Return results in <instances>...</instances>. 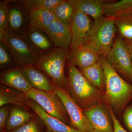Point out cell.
Returning a JSON list of instances; mask_svg holds the SVG:
<instances>
[{
    "mask_svg": "<svg viewBox=\"0 0 132 132\" xmlns=\"http://www.w3.org/2000/svg\"><path fill=\"white\" fill-rule=\"evenodd\" d=\"M105 80L104 97L108 106L120 111L132 99V85L128 83L109 64L106 57L100 55Z\"/></svg>",
    "mask_w": 132,
    "mask_h": 132,
    "instance_id": "cell-1",
    "label": "cell"
},
{
    "mask_svg": "<svg viewBox=\"0 0 132 132\" xmlns=\"http://www.w3.org/2000/svg\"><path fill=\"white\" fill-rule=\"evenodd\" d=\"M68 73L67 91L78 105L85 109L95 104L102 96L101 91L92 85L76 66L68 65Z\"/></svg>",
    "mask_w": 132,
    "mask_h": 132,
    "instance_id": "cell-2",
    "label": "cell"
},
{
    "mask_svg": "<svg viewBox=\"0 0 132 132\" xmlns=\"http://www.w3.org/2000/svg\"><path fill=\"white\" fill-rule=\"evenodd\" d=\"M114 19L105 16L95 20L85 45L93 48L100 55L107 57L116 37Z\"/></svg>",
    "mask_w": 132,
    "mask_h": 132,
    "instance_id": "cell-3",
    "label": "cell"
},
{
    "mask_svg": "<svg viewBox=\"0 0 132 132\" xmlns=\"http://www.w3.org/2000/svg\"><path fill=\"white\" fill-rule=\"evenodd\" d=\"M70 51V48H55L39 57L33 65L47 75L55 85L65 89V65Z\"/></svg>",
    "mask_w": 132,
    "mask_h": 132,
    "instance_id": "cell-4",
    "label": "cell"
},
{
    "mask_svg": "<svg viewBox=\"0 0 132 132\" xmlns=\"http://www.w3.org/2000/svg\"><path fill=\"white\" fill-rule=\"evenodd\" d=\"M0 41L6 44L16 64L21 67L28 64L34 65L39 57L28 41L21 34L7 29L0 31Z\"/></svg>",
    "mask_w": 132,
    "mask_h": 132,
    "instance_id": "cell-5",
    "label": "cell"
},
{
    "mask_svg": "<svg viewBox=\"0 0 132 132\" xmlns=\"http://www.w3.org/2000/svg\"><path fill=\"white\" fill-rule=\"evenodd\" d=\"M26 97L36 102L50 115L67 124L70 119L64 104L54 92H46L32 87L24 93Z\"/></svg>",
    "mask_w": 132,
    "mask_h": 132,
    "instance_id": "cell-6",
    "label": "cell"
},
{
    "mask_svg": "<svg viewBox=\"0 0 132 132\" xmlns=\"http://www.w3.org/2000/svg\"><path fill=\"white\" fill-rule=\"evenodd\" d=\"M106 58L109 64L118 73L132 82V60L124 39L120 36L116 37Z\"/></svg>",
    "mask_w": 132,
    "mask_h": 132,
    "instance_id": "cell-7",
    "label": "cell"
},
{
    "mask_svg": "<svg viewBox=\"0 0 132 132\" xmlns=\"http://www.w3.org/2000/svg\"><path fill=\"white\" fill-rule=\"evenodd\" d=\"M52 84L54 91L58 95L64 104L69 116L70 123L74 128L80 132H96L83 111L65 89L59 87L53 82Z\"/></svg>",
    "mask_w": 132,
    "mask_h": 132,
    "instance_id": "cell-8",
    "label": "cell"
},
{
    "mask_svg": "<svg viewBox=\"0 0 132 132\" xmlns=\"http://www.w3.org/2000/svg\"><path fill=\"white\" fill-rule=\"evenodd\" d=\"M92 23L88 15L75 10L71 25V50L86 44L92 29Z\"/></svg>",
    "mask_w": 132,
    "mask_h": 132,
    "instance_id": "cell-9",
    "label": "cell"
},
{
    "mask_svg": "<svg viewBox=\"0 0 132 132\" xmlns=\"http://www.w3.org/2000/svg\"><path fill=\"white\" fill-rule=\"evenodd\" d=\"M29 26L28 12L20 1L12 0L9 4L7 30L22 34Z\"/></svg>",
    "mask_w": 132,
    "mask_h": 132,
    "instance_id": "cell-10",
    "label": "cell"
},
{
    "mask_svg": "<svg viewBox=\"0 0 132 132\" xmlns=\"http://www.w3.org/2000/svg\"><path fill=\"white\" fill-rule=\"evenodd\" d=\"M83 111L95 132H114L110 113H108L103 106L95 104Z\"/></svg>",
    "mask_w": 132,
    "mask_h": 132,
    "instance_id": "cell-11",
    "label": "cell"
},
{
    "mask_svg": "<svg viewBox=\"0 0 132 132\" xmlns=\"http://www.w3.org/2000/svg\"><path fill=\"white\" fill-rule=\"evenodd\" d=\"M100 55L91 46L85 45L71 50L68 57V65L79 67V69L90 67L98 61Z\"/></svg>",
    "mask_w": 132,
    "mask_h": 132,
    "instance_id": "cell-12",
    "label": "cell"
},
{
    "mask_svg": "<svg viewBox=\"0 0 132 132\" xmlns=\"http://www.w3.org/2000/svg\"><path fill=\"white\" fill-rule=\"evenodd\" d=\"M22 35L39 57L56 48L44 31L31 25Z\"/></svg>",
    "mask_w": 132,
    "mask_h": 132,
    "instance_id": "cell-13",
    "label": "cell"
},
{
    "mask_svg": "<svg viewBox=\"0 0 132 132\" xmlns=\"http://www.w3.org/2000/svg\"><path fill=\"white\" fill-rule=\"evenodd\" d=\"M25 102L28 107L31 108L41 119L48 129L53 132H80L48 114L36 102L25 96Z\"/></svg>",
    "mask_w": 132,
    "mask_h": 132,
    "instance_id": "cell-14",
    "label": "cell"
},
{
    "mask_svg": "<svg viewBox=\"0 0 132 132\" xmlns=\"http://www.w3.org/2000/svg\"><path fill=\"white\" fill-rule=\"evenodd\" d=\"M42 31L46 34L55 47L70 48L72 39L71 28L58 20Z\"/></svg>",
    "mask_w": 132,
    "mask_h": 132,
    "instance_id": "cell-15",
    "label": "cell"
},
{
    "mask_svg": "<svg viewBox=\"0 0 132 132\" xmlns=\"http://www.w3.org/2000/svg\"><path fill=\"white\" fill-rule=\"evenodd\" d=\"M21 70L32 87L46 92H53L52 81L32 64L22 67Z\"/></svg>",
    "mask_w": 132,
    "mask_h": 132,
    "instance_id": "cell-16",
    "label": "cell"
},
{
    "mask_svg": "<svg viewBox=\"0 0 132 132\" xmlns=\"http://www.w3.org/2000/svg\"><path fill=\"white\" fill-rule=\"evenodd\" d=\"M1 82L8 87L24 93L29 92L32 88L21 68L13 69L3 73L1 76Z\"/></svg>",
    "mask_w": 132,
    "mask_h": 132,
    "instance_id": "cell-17",
    "label": "cell"
},
{
    "mask_svg": "<svg viewBox=\"0 0 132 132\" xmlns=\"http://www.w3.org/2000/svg\"><path fill=\"white\" fill-rule=\"evenodd\" d=\"M75 10L93 17L95 20L104 15V5L107 2L103 0H71Z\"/></svg>",
    "mask_w": 132,
    "mask_h": 132,
    "instance_id": "cell-18",
    "label": "cell"
},
{
    "mask_svg": "<svg viewBox=\"0 0 132 132\" xmlns=\"http://www.w3.org/2000/svg\"><path fill=\"white\" fill-rule=\"evenodd\" d=\"M104 15L114 19H121L132 14V0H122L118 2L106 3Z\"/></svg>",
    "mask_w": 132,
    "mask_h": 132,
    "instance_id": "cell-19",
    "label": "cell"
},
{
    "mask_svg": "<svg viewBox=\"0 0 132 132\" xmlns=\"http://www.w3.org/2000/svg\"><path fill=\"white\" fill-rule=\"evenodd\" d=\"M79 69L85 78L92 85L101 92L105 90V75L100 60L90 67Z\"/></svg>",
    "mask_w": 132,
    "mask_h": 132,
    "instance_id": "cell-20",
    "label": "cell"
},
{
    "mask_svg": "<svg viewBox=\"0 0 132 132\" xmlns=\"http://www.w3.org/2000/svg\"><path fill=\"white\" fill-rule=\"evenodd\" d=\"M29 15L30 25L42 30L57 20L53 11L47 9L34 10L29 13Z\"/></svg>",
    "mask_w": 132,
    "mask_h": 132,
    "instance_id": "cell-21",
    "label": "cell"
},
{
    "mask_svg": "<svg viewBox=\"0 0 132 132\" xmlns=\"http://www.w3.org/2000/svg\"><path fill=\"white\" fill-rule=\"evenodd\" d=\"M13 89L1 85L0 88V107L7 104H13L27 108H28L25 102L24 93L16 92Z\"/></svg>",
    "mask_w": 132,
    "mask_h": 132,
    "instance_id": "cell-22",
    "label": "cell"
},
{
    "mask_svg": "<svg viewBox=\"0 0 132 132\" xmlns=\"http://www.w3.org/2000/svg\"><path fill=\"white\" fill-rule=\"evenodd\" d=\"M32 118V114L25 110L19 108H12L4 132L10 131L22 126L31 121Z\"/></svg>",
    "mask_w": 132,
    "mask_h": 132,
    "instance_id": "cell-23",
    "label": "cell"
},
{
    "mask_svg": "<svg viewBox=\"0 0 132 132\" xmlns=\"http://www.w3.org/2000/svg\"><path fill=\"white\" fill-rule=\"evenodd\" d=\"M52 11L57 20L71 28L72 19L75 11L71 0H62Z\"/></svg>",
    "mask_w": 132,
    "mask_h": 132,
    "instance_id": "cell-24",
    "label": "cell"
},
{
    "mask_svg": "<svg viewBox=\"0 0 132 132\" xmlns=\"http://www.w3.org/2000/svg\"><path fill=\"white\" fill-rule=\"evenodd\" d=\"M28 13L40 9L52 10L62 0H21L19 1Z\"/></svg>",
    "mask_w": 132,
    "mask_h": 132,
    "instance_id": "cell-25",
    "label": "cell"
},
{
    "mask_svg": "<svg viewBox=\"0 0 132 132\" xmlns=\"http://www.w3.org/2000/svg\"><path fill=\"white\" fill-rule=\"evenodd\" d=\"M119 36L126 40H132V22L125 19H114Z\"/></svg>",
    "mask_w": 132,
    "mask_h": 132,
    "instance_id": "cell-26",
    "label": "cell"
},
{
    "mask_svg": "<svg viewBox=\"0 0 132 132\" xmlns=\"http://www.w3.org/2000/svg\"><path fill=\"white\" fill-rule=\"evenodd\" d=\"M16 64L8 48L3 42L0 41V66L5 68Z\"/></svg>",
    "mask_w": 132,
    "mask_h": 132,
    "instance_id": "cell-27",
    "label": "cell"
},
{
    "mask_svg": "<svg viewBox=\"0 0 132 132\" xmlns=\"http://www.w3.org/2000/svg\"><path fill=\"white\" fill-rule=\"evenodd\" d=\"M12 0L0 2V31L7 30L8 27L9 4Z\"/></svg>",
    "mask_w": 132,
    "mask_h": 132,
    "instance_id": "cell-28",
    "label": "cell"
},
{
    "mask_svg": "<svg viewBox=\"0 0 132 132\" xmlns=\"http://www.w3.org/2000/svg\"><path fill=\"white\" fill-rule=\"evenodd\" d=\"M39 132L38 123L32 120L22 126L9 132Z\"/></svg>",
    "mask_w": 132,
    "mask_h": 132,
    "instance_id": "cell-29",
    "label": "cell"
},
{
    "mask_svg": "<svg viewBox=\"0 0 132 132\" xmlns=\"http://www.w3.org/2000/svg\"><path fill=\"white\" fill-rule=\"evenodd\" d=\"M9 112V108L7 106H4L0 109V130L1 132H4L5 129Z\"/></svg>",
    "mask_w": 132,
    "mask_h": 132,
    "instance_id": "cell-30",
    "label": "cell"
},
{
    "mask_svg": "<svg viewBox=\"0 0 132 132\" xmlns=\"http://www.w3.org/2000/svg\"><path fill=\"white\" fill-rule=\"evenodd\" d=\"M107 108L111 116L114 127L113 132H127L123 128L119 121L117 119L114 113V111L111 107L108 106Z\"/></svg>",
    "mask_w": 132,
    "mask_h": 132,
    "instance_id": "cell-31",
    "label": "cell"
},
{
    "mask_svg": "<svg viewBox=\"0 0 132 132\" xmlns=\"http://www.w3.org/2000/svg\"><path fill=\"white\" fill-rule=\"evenodd\" d=\"M123 118L127 127L132 132V105L126 109L123 115Z\"/></svg>",
    "mask_w": 132,
    "mask_h": 132,
    "instance_id": "cell-32",
    "label": "cell"
},
{
    "mask_svg": "<svg viewBox=\"0 0 132 132\" xmlns=\"http://www.w3.org/2000/svg\"><path fill=\"white\" fill-rule=\"evenodd\" d=\"M125 40V42L127 45L132 60V40Z\"/></svg>",
    "mask_w": 132,
    "mask_h": 132,
    "instance_id": "cell-33",
    "label": "cell"
},
{
    "mask_svg": "<svg viewBox=\"0 0 132 132\" xmlns=\"http://www.w3.org/2000/svg\"><path fill=\"white\" fill-rule=\"evenodd\" d=\"M121 19H126V20H128L132 22V14L130 16H127V17H125V18H121Z\"/></svg>",
    "mask_w": 132,
    "mask_h": 132,
    "instance_id": "cell-34",
    "label": "cell"
},
{
    "mask_svg": "<svg viewBox=\"0 0 132 132\" xmlns=\"http://www.w3.org/2000/svg\"><path fill=\"white\" fill-rule=\"evenodd\" d=\"M46 132H53L52 131H50V130H48V129H47V130Z\"/></svg>",
    "mask_w": 132,
    "mask_h": 132,
    "instance_id": "cell-35",
    "label": "cell"
}]
</instances>
